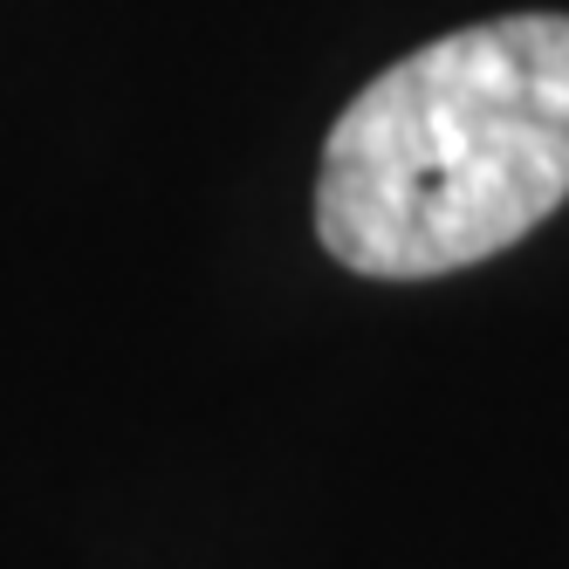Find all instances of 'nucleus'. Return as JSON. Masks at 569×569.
<instances>
[{
    "mask_svg": "<svg viewBox=\"0 0 569 569\" xmlns=\"http://www.w3.org/2000/svg\"><path fill=\"white\" fill-rule=\"evenodd\" d=\"M569 199V14L453 28L371 76L322 138L316 233L350 274L426 281Z\"/></svg>",
    "mask_w": 569,
    "mask_h": 569,
    "instance_id": "obj_1",
    "label": "nucleus"
}]
</instances>
